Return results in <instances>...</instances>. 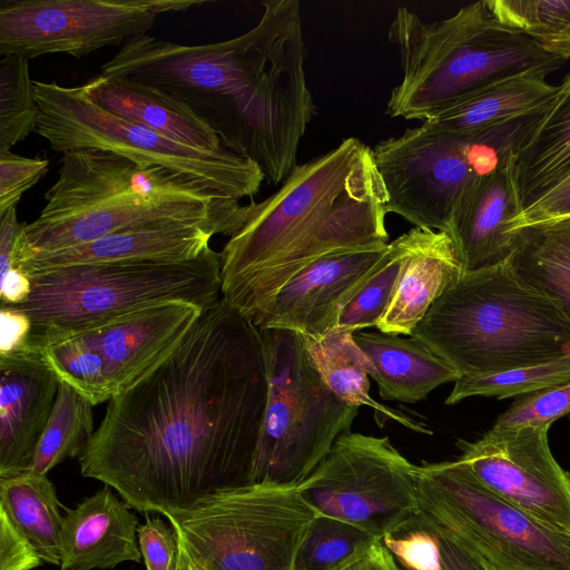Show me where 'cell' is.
<instances>
[{
	"label": "cell",
	"mask_w": 570,
	"mask_h": 570,
	"mask_svg": "<svg viewBox=\"0 0 570 570\" xmlns=\"http://www.w3.org/2000/svg\"><path fill=\"white\" fill-rule=\"evenodd\" d=\"M267 392L259 328L220 297L108 402L79 455L80 472L130 508L163 515L250 484Z\"/></svg>",
	"instance_id": "obj_1"
},
{
	"label": "cell",
	"mask_w": 570,
	"mask_h": 570,
	"mask_svg": "<svg viewBox=\"0 0 570 570\" xmlns=\"http://www.w3.org/2000/svg\"><path fill=\"white\" fill-rule=\"evenodd\" d=\"M262 6L252 29L219 42L180 45L148 33L131 38L100 75L171 96L276 186L298 165V147L317 107L306 79L299 2Z\"/></svg>",
	"instance_id": "obj_2"
},
{
	"label": "cell",
	"mask_w": 570,
	"mask_h": 570,
	"mask_svg": "<svg viewBox=\"0 0 570 570\" xmlns=\"http://www.w3.org/2000/svg\"><path fill=\"white\" fill-rule=\"evenodd\" d=\"M386 196L373 151L350 137L297 165L255 203L220 252L222 297L252 322L293 276L318 258L389 245Z\"/></svg>",
	"instance_id": "obj_3"
},
{
	"label": "cell",
	"mask_w": 570,
	"mask_h": 570,
	"mask_svg": "<svg viewBox=\"0 0 570 570\" xmlns=\"http://www.w3.org/2000/svg\"><path fill=\"white\" fill-rule=\"evenodd\" d=\"M47 204L23 224L16 249L22 258L128 230L197 225L229 237L249 219L254 202L216 196L161 167H145L111 151H65Z\"/></svg>",
	"instance_id": "obj_4"
},
{
	"label": "cell",
	"mask_w": 570,
	"mask_h": 570,
	"mask_svg": "<svg viewBox=\"0 0 570 570\" xmlns=\"http://www.w3.org/2000/svg\"><path fill=\"white\" fill-rule=\"evenodd\" d=\"M460 375L491 374L570 355V322L508 262L468 271L412 334Z\"/></svg>",
	"instance_id": "obj_5"
},
{
	"label": "cell",
	"mask_w": 570,
	"mask_h": 570,
	"mask_svg": "<svg viewBox=\"0 0 570 570\" xmlns=\"http://www.w3.org/2000/svg\"><path fill=\"white\" fill-rule=\"evenodd\" d=\"M389 39L399 49L402 77L391 91L386 115L422 122L489 83L522 73L549 76L564 62L501 23L487 0L431 23L400 7Z\"/></svg>",
	"instance_id": "obj_6"
},
{
	"label": "cell",
	"mask_w": 570,
	"mask_h": 570,
	"mask_svg": "<svg viewBox=\"0 0 570 570\" xmlns=\"http://www.w3.org/2000/svg\"><path fill=\"white\" fill-rule=\"evenodd\" d=\"M220 253L210 247L184 262L79 264L27 273L31 294L20 305L32 324L28 350L167 301L205 308L222 293Z\"/></svg>",
	"instance_id": "obj_7"
},
{
	"label": "cell",
	"mask_w": 570,
	"mask_h": 570,
	"mask_svg": "<svg viewBox=\"0 0 570 570\" xmlns=\"http://www.w3.org/2000/svg\"><path fill=\"white\" fill-rule=\"evenodd\" d=\"M549 104L473 132H444L422 124L379 141L372 151L387 214H396L414 227L446 232L464 190L480 177L510 165L514 150Z\"/></svg>",
	"instance_id": "obj_8"
},
{
	"label": "cell",
	"mask_w": 570,
	"mask_h": 570,
	"mask_svg": "<svg viewBox=\"0 0 570 570\" xmlns=\"http://www.w3.org/2000/svg\"><path fill=\"white\" fill-rule=\"evenodd\" d=\"M318 514L298 484L250 483L164 517L177 539L179 570H295Z\"/></svg>",
	"instance_id": "obj_9"
},
{
	"label": "cell",
	"mask_w": 570,
	"mask_h": 570,
	"mask_svg": "<svg viewBox=\"0 0 570 570\" xmlns=\"http://www.w3.org/2000/svg\"><path fill=\"white\" fill-rule=\"evenodd\" d=\"M35 90L40 108L36 132L57 153L111 151L145 167L174 171L216 196L236 200L256 195L265 180L255 163L226 147L195 148L119 118L94 104L81 86L35 81Z\"/></svg>",
	"instance_id": "obj_10"
},
{
	"label": "cell",
	"mask_w": 570,
	"mask_h": 570,
	"mask_svg": "<svg viewBox=\"0 0 570 570\" xmlns=\"http://www.w3.org/2000/svg\"><path fill=\"white\" fill-rule=\"evenodd\" d=\"M267 403L252 483L297 485L351 432L358 407L343 402L312 365L301 335L261 328Z\"/></svg>",
	"instance_id": "obj_11"
},
{
	"label": "cell",
	"mask_w": 570,
	"mask_h": 570,
	"mask_svg": "<svg viewBox=\"0 0 570 570\" xmlns=\"http://www.w3.org/2000/svg\"><path fill=\"white\" fill-rule=\"evenodd\" d=\"M420 510L493 570H570V534L485 488L460 460L416 468Z\"/></svg>",
	"instance_id": "obj_12"
},
{
	"label": "cell",
	"mask_w": 570,
	"mask_h": 570,
	"mask_svg": "<svg viewBox=\"0 0 570 570\" xmlns=\"http://www.w3.org/2000/svg\"><path fill=\"white\" fill-rule=\"evenodd\" d=\"M416 468L389 436L347 432L298 485L320 514L382 540L420 510Z\"/></svg>",
	"instance_id": "obj_13"
},
{
	"label": "cell",
	"mask_w": 570,
	"mask_h": 570,
	"mask_svg": "<svg viewBox=\"0 0 570 570\" xmlns=\"http://www.w3.org/2000/svg\"><path fill=\"white\" fill-rule=\"evenodd\" d=\"M203 0H2L0 56L85 57L146 35L158 16Z\"/></svg>",
	"instance_id": "obj_14"
},
{
	"label": "cell",
	"mask_w": 570,
	"mask_h": 570,
	"mask_svg": "<svg viewBox=\"0 0 570 570\" xmlns=\"http://www.w3.org/2000/svg\"><path fill=\"white\" fill-rule=\"evenodd\" d=\"M550 426H492L458 458L491 492L558 532L570 534V473L553 458Z\"/></svg>",
	"instance_id": "obj_15"
},
{
	"label": "cell",
	"mask_w": 570,
	"mask_h": 570,
	"mask_svg": "<svg viewBox=\"0 0 570 570\" xmlns=\"http://www.w3.org/2000/svg\"><path fill=\"white\" fill-rule=\"evenodd\" d=\"M387 246L343 250L318 258L282 286L254 325L312 337L336 328L343 307Z\"/></svg>",
	"instance_id": "obj_16"
},
{
	"label": "cell",
	"mask_w": 570,
	"mask_h": 570,
	"mask_svg": "<svg viewBox=\"0 0 570 570\" xmlns=\"http://www.w3.org/2000/svg\"><path fill=\"white\" fill-rule=\"evenodd\" d=\"M203 309L188 302L167 301L81 332L102 357L109 401L161 362Z\"/></svg>",
	"instance_id": "obj_17"
},
{
	"label": "cell",
	"mask_w": 570,
	"mask_h": 570,
	"mask_svg": "<svg viewBox=\"0 0 570 570\" xmlns=\"http://www.w3.org/2000/svg\"><path fill=\"white\" fill-rule=\"evenodd\" d=\"M58 386L40 352L0 356V478L29 471Z\"/></svg>",
	"instance_id": "obj_18"
},
{
	"label": "cell",
	"mask_w": 570,
	"mask_h": 570,
	"mask_svg": "<svg viewBox=\"0 0 570 570\" xmlns=\"http://www.w3.org/2000/svg\"><path fill=\"white\" fill-rule=\"evenodd\" d=\"M519 212L510 165L480 177L464 190L445 233L465 272L508 261L513 243L509 226Z\"/></svg>",
	"instance_id": "obj_19"
},
{
	"label": "cell",
	"mask_w": 570,
	"mask_h": 570,
	"mask_svg": "<svg viewBox=\"0 0 570 570\" xmlns=\"http://www.w3.org/2000/svg\"><path fill=\"white\" fill-rule=\"evenodd\" d=\"M129 508L106 485L75 509H65L60 570H104L139 562V525Z\"/></svg>",
	"instance_id": "obj_20"
},
{
	"label": "cell",
	"mask_w": 570,
	"mask_h": 570,
	"mask_svg": "<svg viewBox=\"0 0 570 570\" xmlns=\"http://www.w3.org/2000/svg\"><path fill=\"white\" fill-rule=\"evenodd\" d=\"M395 295L377 330L410 336L436 299L465 269L445 232L413 227Z\"/></svg>",
	"instance_id": "obj_21"
},
{
	"label": "cell",
	"mask_w": 570,
	"mask_h": 570,
	"mask_svg": "<svg viewBox=\"0 0 570 570\" xmlns=\"http://www.w3.org/2000/svg\"><path fill=\"white\" fill-rule=\"evenodd\" d=\"M214 233L197 225H176L111 234L53 252L31 254L16 266L26 273L60 266L142 261H190L209 248Z\"/></svg>",
	"instance_id": "obj_22"
},
{
	"label": "cell",
	"mask_w": 570,
	"mask_h": 570,
	"mask_svg": "<svg viewBox=\"0 0 570 570\" xmlns=\"http://www.w3.org/2000/svg\"><path fill=\"white\" fill-rule=\"evenodd\" d=\"M81 87L94 104L119 118L195 148L224 147L215 131L190 109L151 86L99 75Z\"/></svg>",
	"instance_id": "obj_23"
},
{
	"label": "cell",
	"mask_w": 570,
	"mask_h": 570,
	"mask_svg": "<svg viewBox=\"0 0 570 570\" xmlns=\"http://www.w3.org/2000/svg\"><path fill=\"white\" fill-rule=\"evenodd\" d=\"M558 87L510 160L520 212L570 174V73Z\"/></svg>",
	"instance_id": "obj_24"
},
{
	"label": "cell",
	"mask_w": 570,
	"mask_h": 570,
	"mask_svg": "<svg viewBox=\"0 0 570 570\" xmlns=\"http://www.w3.org/2000/svg\"><path fill=\"white\" fill-rule=\"evenodd\" d=\"M354 340L374 366L370 376L383 400L415 403L439 385L460 377L458 371L413 336L355 332Z\"/></svg>",
	"instance_id": "obj_25"
},
{
	"label": "cell",
	"mask_w": 570,
	"mask_h": 570,
	"mask_svg": "<svg viewBox=\"0 0 570 570\" xmlns=\"http://www.w3.org/2000/svg\"><path fill=\"white\" fill-rule=\"evenodd\" d=\"M543 73H522L481 87L423 121L426 127L453 134L473 132L548 105L558 86Z\"/></svg>",
	"instance_id": "obj_26"
},
{
	"label": "cell",
	"mask_w": 570,
	"mask_h": 570,
	"mask_svg": "<svg viewBox=\"0 0 570 570\" xmlns=\"http://www.w3.org/2000/svg\"><path fill=\"white\" fill-rule=\"evenodd\" d=\"M301 338L312 365L327 387L343 402L356 407H372L383 417L394 420L415 432L431 434L423 424L372 399L368 377L374 366L356 344L354 332L337 326L323 336L301 335Z\"/></svg>",
	"instance_id": "obj_27"
},
{
	"label": "cell",
	"mask_w": 570,
	"mask_h": 570,
	"mask_svg": "<svg viewBox=\"0 0 570 570\" xmlns=\"http://www.w3.org/2000/svg\"><path fill=\"white\" fill-rule=\"evenodd\" d=\"M529 286L553 301L570 322V224L559 219L513 232L507 261Z\"/></svg>",
	"instance_id": "obj_28"
},
{
	"label": "cell",
	"mask_w": 570,
	"mask_h": 570,
	"mask_svg": "<svg viewBox=\"0 0 570 570\" xmlns=\"http://www.w3.org/2000/svg\"><path fill=\"white\" fill-rule=\"evenodd\" d=\"M0 513L42 561L60 566L63 517L47 475L24 472L0 478Z\"/></svg>",
	"instance_id": "obj_29"
},
{
	"label": "cell",
	"mask_w": 570,
	"mask_h": 570,
	"mask_svg": "<svg viewBox=\"0 0 570 570\" xmlns=\"http://www.w3.org/2000/svg\"><path fill=\"white\" fill-rule=\"evenodd\" d=\"M381 541L401 570H493L421 510Z\"/></svg>",
	"instance_id": "obj_30"
},
{
	"label": "cell",
	"mask_w": 570,
	"mask_h": 570,
	"mask_svg": "<svg viewBox=\"0 0 570 570\" xmlns=\"http://www.w3.org/2000/svg\"><path fill=\"white\" fill-rule=\"evenodd\" d=\"M92 404L59 382L57 399L29 472L47 475L57 464L83 452L95 433Z\"/></svg>",
	"instance_id": "obj_31"
},
{
	"label": "cell",
	"mask_w": 570,
	"mask_h": 570,
	"mask_svg": "<svg viewBox=\"0 0 570 570\" xmlns=\"http://www.w3.org/2000/svg\"><path fill=\"white\" fill-rule=\"evenodd\" d=\"M409 245L410 232L389 243L384 255L343 307L338 327L354 333L377 327L395 295Z\"/></svg>",
	"instance_id": "obj_32"
},
{
	"label": "cell",
	"mask_w": 570,
	"mask_h": 570,
	"mask_svg": "<svg viewBox=\"0 0 570 570\" xmlns=\"http://www.w3.org/2000/svg\"><path fill=\"white\" fill-rule=\"evenodd\" d=\"M504 26L562 60L570 58V0H487Z\"/></svg>",
	"instance_id": "obj_33"
},
{
	"label": "cell",
	"mask_w": 570,
	"mask_h": 570,
	"mask_svg": "<svg viewBox=\"0 0 570 570\" xmlns=\"http://www.w3.org/2000/svg\"><path fill=\"white\" fill-rule=\"evenodd\" d=\"M570 381V355L508 371L460 375L445 400L452 405L470 396H522Z\"/></svg>",
	"instance_id": "obj_34"
},
{
	"label": "cell",
	"mask_w": 570,
	"mask_h": 570,
	"mask_svg": "<svg viewBox=\"0 0 570 570\" xmlns=\"http://www.w3.org/2000/svg\"><path fill=\"white\" fill-rule=\"evenodd\" d=\"M377 541L353 524L318 514L298 549L295 570H341Z\"/></svg>",
	"instance_id": "obj_35"
},
{
	"label": "cell",
	"mask_w": 570,
	"mask_h": 570,
	"mask_svg": "<svg viewBox=\"0 0 570 570\" xmlns=\"http://www.w3.org/2000/svg\"><path fill=\"white\" fill-rule=\"evenodd\" d=\"M40 108L29 60L20 56L0 59V151H8L37 131Z\"/></svg>",
	"instance_id": "obj_36"
},
{
	"label": "cell",
	"mask_w": 570,
	"mask_h": 570,
	"mask_svg": "<svg viewBox=\"0 0 570 570\" xmlns=\"http://www.w3.org/2000/svg\"><path fill=\"white\" fill-rule=\"evenodd\" d=\"M39 352L60 383L76 390L94 406L109 402L102 357L83 333L53 341Z\"/></svg>",
	"instance_id": "obj_37"
},
{
	"label": "cell",
	"mask_w": 570,
	"mask_h": 570,
	"mask_svg": "<svg viewBox=\"0 0 570 570\" xmlns=\"http://www.w3.org/2000/svg\"><path fill=\"white\" fill-rule=\"evenodd\" d=\"M570 413V381L519 396L495 421L494 428L550 426Z\"/></svg>",
	"instance_id": "obj_38"
},
{
	"label": "cell",
	"mask_w": 570,
	"mask_h": 570,
	"mask_svg": "<svg viewBox=\"0 0 570 570\" xmlns=\"http://www.w3.org/2000/svg\"><path fill=\"white\" fill-rule=\"evenodd\" d=\"M49 160L0 151V215L17 207L22 194L47 174Z\"/></svg>",
	"instance_id": "obj_39"
},
{
	"label": "cell",
	"mask_w": 570,
	"mask_h": 570,
	"mask_svg": "<svg viewBox=\"0 0 570 570\" xmlns=\"http://www.w3.org/2000/svg\"><path fill=\"white\" fill-rule=\"evenodd\" d=\"M137 532L147 570H179L178 544L171 525L160 518H146Z\"/></svg>",
	"instance_id": "obj_40"
},
{
	"label": "cell",
	"mask_w": 570,
	"mask_h": 570,
	"mask_svg": "<svg viewBox=\"0 0 570 570\" xmlns=\"http://www.w3.org/2000/svg\"><path fill=\"white\" fill-rule=\"evenodd\" d=\"M566 218H570V174L520 212L511 220L509 230L513 234L527 226Z\"/></svg>",
	"instance_id": "obj_41"
},
{
	"label": "cell",
	"mask_w": 570,
	"mask_h": 570,
	"mask_svg": "<svg viewBox=\"0 0 570 570\" xmlns=\"http://www.w3.org/2000/svg\"><path fill=\"white\" fill-rule=\"evenodd\" d=\"M42 562L31 544L0 513V570H32Z\"/></svg>",
	"instance_id": "obj_42"
},
{
	"label": "cell",
	"mask_w": 570,
	"mask_h": 570,
	"mask_svg": "<svg viewBox=\"0 0 570 570\" xmlns=\"http://www.w3.org/2000/svg\"><path fill=\"white\" fill-rule=\"evenodd\" d=\"M0 307V356L27 350L32 330L29 316L10 305Z\"/></svg>",
	"instance_id": "obj_43"
},
{
	"label": "cell",
	"mask_w": 570,
	"mask_h": 570,
	"mask_svg": "<svg viewBox=\"0 0 570 570\" xmlns=\"http://www.w3.org/2000/svg\"><path fill=\"white\" fill-rule=\"evenodd\" d=\"M23 224L18 222L17 207L0 215V276L14 267L16 249Z\"/></svg>",
	"instance_id": "obj_44"
},
{
	"label": "cell",
	"mask_w": 570,
	"mask_h": 570,
	"mask_svg": "<svg viewBox=\"0 0 570 570\" xmlns=\"http://www.w3.org/2000/svg\"><path fill=\"white\" fill-rule=\"evenodd\" d=\"M30 294V276L20 267H12L0 276V305H20Z\"/></svg>",
	"instance_id": "obj_45"
},
{
	"label": "cell",
	"mask_w": 570,
	"mask_h": 570,
	"mask_svg": "<svg viewBox=\"0 0 570 570\" xmlns=\"http://www.w3.org/2000/svg\"><path fill=\"white\" fill-rule=\"evenodd\" d=\"M341 570H401L382 541L374 543L365 553Z\"/></svg>",
	"instance_id": "obj_46"
},
{
	"label": "cell",
	"mask_w": 570,
	"mask_h": 570,
	"mask_svg": "<svg viewBox=\"0 0 570 570\" xmlns=\"http://www.w3.org/2000/svg\"><path fill=\"white\" fill-rule=\"evenodd\" d=\"M566 219H568V220H569V224H570V218H566Z\"/></svg>",
	"instance_id": "obj_47"
},
{
	"label": "cell",
	"mask_w": 570,
	"mask_h": 570,
	"mask_svg": "<svg viewBox=\"0 0 570 570\" xmlns=\"http://www.w3.org/2000/svg\"><path fill=\"white\" fill-rule=\"evenodd\" d=\"M569 419H570V413H569Z\"/></svg>",
	"instance_id": "obj_48"
}]
</instances>
